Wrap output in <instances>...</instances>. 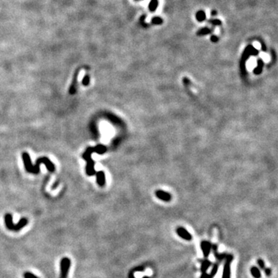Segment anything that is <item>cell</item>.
Instances as JSON below:
<instances>
[{"label":"cell","mask_w":278,"mask_h":278,"mask_svg":"<svg viewBox=\"0 0 278 278\" xmlns=\"http://www.w3.org/2000/svg\"><path fill=\"white\" fill-rule=\"evenodd\" d=\"M105 151H106V148H105V147L103 146V145H98V146L95 147V148H89L85 152L83 157H84V159L87 162L86 172L88 175H93L96 174V172H95V170H94V162H93V160L91 159V157H90L91 153H93V152H97V153H99V154H102V153L105 152Z\"/></svg>","instance_id":"2"},{"label":"cell","mask_w":278,"mask_h":278,"mask_svg":"<svg viewBox=\"0 0 278 278\" xmlns=\"http://www.w3.org/2000/svg\"><path fill=\"white\" fill-rule=\"evenodd\" d=\"M176 233L178 235V236H180L181 238L187 240V241H190L192 239V236L190 234V233L188 232L187 230H186L184 227H182V226L177 227Z\"/></svg>","instance_id":"5"},{"label":"cell","mask_w":278,"mask_h":278,"mask_svg":"<svg viewBox=\"0 0 278 278\" xmlns=\"http://www.w3.org/2000/svg\"><path fill=\"white\" fill-rule=\"evenodd\" d=\"M219 266H220V262L216 263V264L213 265V266H212V270H211V272H210L209 274H206V273L202 274L200 278H213L215 277V275L218 272Z\"/></svg>","instance_id":"8"},{"label":"cell","mask_w":278,"mask_h":278,"mask_svg":"<svg viewBox=\"0 0 278 278\" xmlns=\"http://www.w3.org/2000/svg\"><path fill=\"white\" fill-rule=\"evenodd\" d=\"M264 274H265V275H266V276H270V274H271V270H270V268H264Z\"/></svg>","instance_id":"21"},{"label":"cell","mask_w":278,"mask_h":278,"mask_svg":"<svg viewBox=\"0 0 278 278\" xmlns=\"http://www.w3.org/2000/svg\"><path fill=\"white\" fill-rule=\"evenodd\" d=\"M97 175V183L99 186H103L105 183V175L103 172H96Z\"/></svg>","instance_id":"10"},{"label":"cell","mask_w":278,"mask_h":278,"mask_svg":"<svg viewBox=\"0 0 278 278\" xmlns=\"http://www.w3.org/2000/svg\"><path fill=\"white\" fill-rule=\"evenodd\" d=\"M71 265L70 259L68 257H64L60 260V278H67L69 270Z\"/></svg>","instance_id":"3"},{"label":"cell","mask_w":278,"mask_h":278,"mask_svg":"<svg viewBox=\"0 0 278 278\" xmlns=\"http://www.w3.org/2000/svg\"><path fill=\"white\" fill-rule=\"evenodd\" d=\"M257 264H258L259 267H260V269L264 270V269L265 268V264H264V261L262 259H258V260H257Z\"/></svg>","instance_id":"19"},{"label":"cell","mask_w":278,"mask_h":278,"mask_svg":"<svg viewBox=\"0 0 278 278\" xmlns=\"http://www.w3.org/2000/svg\"><path fill=\"white\" fill-rule=\"evenodd\" d=\"M233 260V256L232 255L229 254L226 256L222 278H231V263Z\"/></svg>","instance_id":"4"},{"label":"cell","mask_w":278,"mask_h":278,"mask_svg":"<svg viewBox=\"0 0 278 278\" xmlns=\"http://www.w3.org/2000/svg\"><path fill=\"white\" fill-rule=\"evenodd\" d=\"M250 272H251V274H252V276L254 278L261 277V272H260V270L258 268V267H256V266H252L251 269H250Z\"/></svg>","instance_id":"12"},{"label":"cell","mask_w":278,"mask_h":278,"mask_svg":"<svg viewBox=\"0 0 278 278\" xmlns=\"http://www.w3.org/2000/svg\"><path fill=\"white\" fill-rule=\"evenodd\" d=\"M216 14H217V12H216V11H212V16H215V15H216Z\"/></svg>","instance_id":"23"},{"label":"cell","mask_w":278,"mask_h":278,"mask_svg":"<svg viewBox=\"0 0 278 278\" xmlns=\"http://www.w3.org/2000/svg\"><path fill=\"white\" fill-rule=\"evenodd\" d=\"M89 82H90V81H89V77H88V76L84 77V79H83V81H82L83 84H84V85H85V86H87V85H88V84H89Z\"/></svg>","instance_id":"20"},{"label":"cell","mask_w":278,"mask_h":278,"mask_svg":"<svg viewBox=\"0 0 278 278\" xmlns=\"http://www.w3.org/2000/svg\"><path fill=\"white\" fill-rule=\"evenodd\" d=\"M158 6V0H152V2L149 4V9L151 11H155Z\"/></svg>","instance_id":"15"},{"label":"cell","mask_w":278,"mask_h":278,"mask_svg":"<svg viewBox=\"0 0 278 278\" xmlns=\"http://www.w3.org/2000/svg\"><path fill=\"white\" fill-rule=\"evenodd\" d=\"M201 249H202V253H203L204 256L206 258H207L210 254V251L212 250V244L209 241L203 240L201 243Z\"/></svg>","instance_id":"7"},{"label":"cell","mask_w":278,"mask_h":278,"mask_svg":"<svg viewBox=\"0 0 278 278\" xmlns=\"http://www.w3.org/2000/svg\"><path fill=\"white\" fill-rule=\"evenodd\" d=\"M152 23L153 24H161L162 23V19L160 17H154L152 19Z\"/></svg>","instance_id":"17"},{"label":"cell","mask_w":278,"mask_h":278,"mask_svg":"<svg viewBox=\"0 0 278 278\" xmlns=\"http://www.w3.org/2000/svg\"><path fill=\"white\" fill-rule=\"evenodd\" d=\"M219 40V38L217 36H211V40H212V42H217Z\"/></svg>","instance_id":"22"},{"label":"cell","mask_w":278,"mask_h":278,"mask_svg":"<svg viewBox=\"0 0 278 278\" xmlns=\"http://www.w3.org/2000/svg\"><path fill=\"white\" fill-rule=\"evenodd\" d=\"M22 159H23V162H24L26 170L29 172L37 174L40 172V165L41 163H44V164L46 165L47 169L50 171V172H54V170H55L53 164L49 160L48 158H45V157L44 158H39L38 160H36V163L34 166H32L31 161H30V155L26 152L22 153Z\"/></svg>","instance_id":"1"},{"label":"cell","mask_w":278,"mask_h":278,"mask_svg":"<svg viewBox=\"0 0 278 278\" xmlns=\"http://www.w3.org/2000/svg\"><path fill=\"white\" fill-rule=\"evenodd\" d=\"M144 278H149V277H144Z\"/></svg>","instance_id":"24"},{"label":"cell","mask_w":278,"mask_h":278,"mask_svg":"<svg viewBox=\"0 0 278 278\" xmlns=\"http://www.w3.org/2000/svg\"><path fill=\"white\" fill-rule=\"evenodd\" d=\"M156 196L159 199L165 201V202H168V201L171 200V195L168 193V192H164V191H157Z\"/></svg>","instance_id":"9"},{"label":"cell","mask_w":278,"mask_h":278,"mask_svg":"<svg viewBox=\"0 0 278 278\" xmlns=\"http://www.w3.org/2000/svg\"><path fill=\"white\" fill-rule=\"evenodd\" d=\"M212 263L210 262L208 259H206L202 262V266H201V271L202 274H205L206 272V270H208L209 267L211 266Z\"/></svg>","instance_id":"11"},{"label":"cell","mask_w":278,"mask_h":278,"mask_svg":"<svg viewBox=\"0 0 278 278\" xmlns=\"http://www.w3.org/2000/svg\"><path fill=\"white\" fill-rule=\"evenodd\" d=\"M209 23H212L213 26H220V25H221V23H222L220 20L216 19L209 20Z\"/></svg>","instance_id":"18"},{"label":"cell","mask_w":278,"mask_h":278,"mask_svg":"<svg viewBox=\"0 0 278 278\" xmlns=\"http://www.w3.org/2000/svg\"><path fill=\"white\" fill-rule=\"evenodd\" d=\"M211 32H212V30H210V29L207 28V27H205V28H202L199 30L198 32H197V35L202 36V35H206L208 34V33H210Z\"/></svg>","instance_id":"14"},{"label":"cell","mask_w":278,"mask_h":278,"mask_svg":"<svg viewBox=\"0 0 278 278\" xmlns=\"http://www.w3.org/2000/svg\"><path fill=\"white\" fill-rule=\"evenodd\" d=\"M5 220V225L6 228L9 230H12L16 232V225L13 224V220H12V216L10 213H6L4 216Z\"/></svg>","instance_id":"6"},{"label":"cell","mask_w":278,"mask_h":278,"mask_svg":"<svg viewBox=\"0 0 278 278\" xmlns=\"http://www.w3.org/2000/svg\"><path fill=\"white\" fill-rule=\"evenodd\" d=\"M196 19L198 20L199 22H202L206 19V13L203 11H199L196 13Z\"/></svg>","instance_id":"13"},{"label":"cell","mask_w":278,"mask_h":278,"mask_svg":"<svg viewBox=\"0 0 278 278\" xmlns=\"http://www.w3.org/2000/svg\"><path fill=\"white\" fill-rule=\"evenodd\" d=\"M22 276H23V278H40L37 276H36L35 274H32V273L30 272V271H26V272H25Z\"/></svg>","instance_id":"16"}]
</instances>
